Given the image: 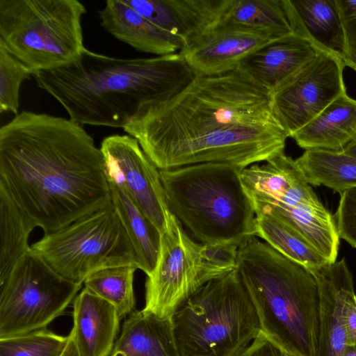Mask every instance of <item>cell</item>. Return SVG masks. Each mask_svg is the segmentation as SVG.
Returning <instances> with one entry per match:
<instances>
[{"label": "cell", "instance_id": "24", "mask_svg": "<svg viewBox=\"0 0 356 356\" xmlns=\"http://www.w3.org/2000/svg\"><path fill=\"white\" fill-rule=\"evenodd\" d=\"M108 183L112 204L133 246L138 268L148 276L157 261L161 232L122 189L111 181Z\"/></svg>", "mask_w": 356, "mask_h": 356}, {"label": "cell", "instance_id": "30", "mask_svg": "<svg viewBox=\"0 0 356 356\" xmlns=\"http://www.w3.org/2000/svg\"><path fill=\"white\" fill-rule=\"evenodd\" d=\"M69 340L46 328L0 338V356H61Z\"/></svg>", "mask_w": 356, "mask_h": 356}, {"label": "cell", "instance_id": "36", "mask_svg": "<svg viewBox=\"0 0 356 356\" xmlns=\"http://www.w3.org/2000/svg\"><path fill=\"white\" fill-rule=\"evenodd\" d=\"M238 356H284V353L261 332Z\"/></svg>", "mask_w": 356, "mask_h": 356}, {"label": "cell", "instance_id": "6", "mask_svg": "<svg viewBox=\"0 0 356 356\" xmlns=\"http://www.w3.org/2000/svg\"><path fill=\"white\" fill-rule=\"evenodd\" d=\"M172 321L181 356H238L261 332L236 269L201 287Z\"/></svg>", "mask_w": 356, "mask_h": 356}, {"label": "cell", "instance_id": "11", "mask_svg": "<svg viewBox=\"0 0 356 356\" xmlns=\"http://www.w3.org/2000/svg\"><path fill=\"white\" fill-rule=\"evenodd\" d=\"M81 285L58 274L31 250L0 284V338L46 328L74 300Z\"/></svg>", "mask_w": 356, "mask_h": 356}, {"label": "cell", "instance_id": "31", "mask_svg": "<svg viewBox=\"0 0 356 356\" xmlns=\"http://www.w3.org/2000/svg\"><path fill=\"white\" fill-rule=\"evenodd\" d=\"M34 72L14 57L0 42V112L18 113L22 83Z\"/></svg>", "mask_w": 356, "mask_h": 356}, {"label": "cell", "instance_id": "7", "mask_svg": "<svg viewBox=\"0 0 356 356\" xmlns=\"http://www.w3.org/2000/svg\"><path fill=\"white\" fill-rule=\"evenodd\" d=\"M77 0H0V42L34 74L67 65L86 49Z\"/></svg>", "mask_w": 356, "mask_h": 356}, {"label": "cell", "instance_id": "16", "mask_svg": "<svg viewBox=\"0 0 356 356\" xmlns=\"http://www.w3.org/2000/svg\"><path fill=\"white\" fill-rule=\"evenodd\" d=\"M273 40L257 32L216 29L187 43L179 52L195 75H216L235 70L246 56Z\"/></svg>", "mask_w": 356, "mask_h": 356}, {"label": "cell", "instance_id": "37", "mask_svg": "<svg viewBox=\"0 0 356 356\" xmlns=\"http://www.w3.org/2000/svg\"><path fill=\"white\" fill-rule=\"evenodd\" d=\"M347 345L356 346V293L349 299L344 314Z\"/></svg>", "mask_w": 356, "mask_h": 356}, {"label": "cell", "instance_id": "21", "mask_svg": "<svg viewBox=\"0 0 356 356\" xmlns=\"http://www.w3.org/2000/svg\"><path fill=\"white\" fill-rule=\"evenodd\" d=\"M110 356H181L172 318L135 310L124 321Z\"/></svg>", "mask_w": 356, "mask_h": 356}, {"label": "cell", "instance_id": "20", "mask_svg": "<svg viewBox=\"0 0 356 356\" xmlns=\"http://www.w3.org/2000/svg\"><path fill=\"white\" fill-rule=\"evenodd\" d=\"M356 136V100L339 95L292 138L305 149L341 152Z\"/></svg>", "mask_w": 356, "mask_h": 356}, {"label": "cell", "instance_id": "15", "mask_svg": "<svg viewBox=\"0 0 356 356\" xmlns=\"http://www.w3.org/2000/svg\"><path fill=\"white\" fill-rule=\"evenodd\" d=\"M312 273L320 297V334L316 356H343L347 346L345 310L355 293L353 275L344 259Z\"/></svg>", "mask_w": 356, "mask_h": 356}, {"label": "cell", "instance_id": "34", "mask_svg": "<svg viewBox=\"0 0 356 356\" xmlns=\"http://www.w3.org/2000/svg\"><path fill=\"white\" fill-rule=\"evenodd\" d=\"M337 212L334 216L338 234L356 248V186L341 193Z\"/></svg>", "mask_w": 356, "mask_h": 356}, {"label": "cell", "instance_id": "10", "mask_svg": "<svg viewBox=\"0 0 356 356\" xmlns=\"http://www.w3.org/2000/svg\"><path fill=\"white\" fill-rule=\"evenodd\" d=\"M287 138L275 121L238 124L143 150L159 170L204 163H226L243 169L284 152Z\"/></svg>", "mask_w": 356, "mask_h": 356}, {"label": "cell", "instance_id": "18", "mask_svg": "<svg viewBox=\"0 0 356 356\" xmlns=\"http://www.w3.org/2000/svg\"><path fill=\"white\" fill-rule=\"evenodd\" d=\"M99 17L104 29L139 51L164 56L179 52L184 45L182 37L154 25L124 0L106 1Z\"/></svg>", "mask_w": 356, "mask_h": 356}, {"label": "cell", "instance_id": "27", "mask_svg": "<svg viewBox=\"0 0 356 356\" xmlns=\"http://www.w3.org/2000/svg\"><path fill=\"white\" fill-rule=\"evenodd\" d=\"M308 183L335 192L356 186V157L343 152L305 150L295 159Z\"/></svg>", "mask_w": 356, "mask_h": 356}, {"label": "cell", "instance_id": "22", "mask_svg": "<svg viewBox=\"0 0 356 356\" xmlns=\"http://www.w3.org/2000/svg\"><path fill=\"white\" fill-rule=\"evenodd\" d=\"M241 29L277 40L293 33L290 0H229L215 29Z\"/></svg>", "mask_w": 356, "mask_h": 356}, {"label": "cell", "instance_id": "19", "mask_svg": "<svg viewBox=\"0 0 356 356\" xmlns=\"http://www.w3.org/2000/svg\"><path fill=\"white\" fill-rule=\"evenodd\" d=\"M120 320L113 305L85 287L74 300L70 332L80 356H110Z\"/></svg>", "mask_w": 356, "mask_h": 356}, {"label": "cell", "instance_id": "35", "mask_svg": "<svg viewBox=\"0 0 356 356\" xmlns=\"http://www.w3.org/2000/svg\"><path fill=\"white\" fill-rule=\"evenodd\" d=\"M343 32L341 58L356 72V1L336 0Z\"/></svg>", "mask_w": 356, "mask_h": 356}, {"label": "cell", "instance_id": "12", "mask_svg": "<svg viewBox=\"0 0 356 356\" xmlns=\"http://www.w3.org/2000/svg\"><path fill=\"white\" fill-rule=\"evenodd\" d=\"M199 244L173 216L167 229L161 234L157 261L145 282L143 310L172 318L207 284L200 265Z\"/></svg>", "mask_w": 356, "mask_h": 356}, {"label": "cell", "instance_id": "41", "mask_svg": "<svg viewBox=\"0 0 356 356\" xmlns=\"http://www.w3.org/2000/svg\"><path fill=\"white\" fill-rule=\"evenodd\" d=\"M284 353V356H296V355H292V354H289V353Z\"/></svg>", "mask_w": 356, "mask_h": 356}, {"label": "cell", "instance_id": "17", "mask_svg": "<svg viewBox=\"0 0 356 356\" xmlns=\"http://www.w3.org/2000/svg\"><path fill=\"white\" fill-rule=\"evenodd\" d=\"M320 51L307 39L291 33L254 50L238 67L272 94Z\"/></svg>", "mask_w": 356, "mask_h": 356}, {"label": "cell", "instance_id": "14", "mask_svg": "<svg viewBox=\"0 0 356 356\" xmlns=\"http://www.w3.org/2000/svg\"><path fill=\"white\" fill-rule=\"evenodd\" d=\"M108 181L122 189L159 232L173 217L161 182L160 170L129 135H113L101 144Z\"/></svg>", "mask_w": 356, "mask_h": 356}, {"label": "cell", "instance_id": "40", "mask_svg": "<svg viewBox=\"0 0 356 356\" xmlns=\"http://www.w3.org/2000/svg\"><path fill=\"white\" fill-rule=\"evenodd\" d=\"M343 356H356V346L347 345Z\"/></svg>", "mask_w": 356, "mask_h": 356}, {"label": "cell", "instance_id": "38", "mask_svg": "<svg viewBox=\"0 0 356 356\" xmlns=\"http://www.w3.org/2000/svg\"><path fill=\"white\" fill-rule=\"evenodd\" d=\"M69 340L67 344L62 353L61 356H80L78 350L76 347L74 341L72 334H68Z\"/></svg>", "mask_w": 356, "mask_h": 356}, {"label": "cell", "instance_id": "23", "mask_svg": "<svg viewBox=\"0 0 356 356\" xmlns=\"http://www.w3.org/2000/svg\"><path fill=\"white\" fill-rule=\"evenodd\" d=\"M290 1L293 33L319 51L341 56L344 39L336 0Z\"/></svg>", "mask_w": 356, "mask_h": 356}, {"label": "cell", "instance_id": "2", "mask_svg": "<svg viewBox=\"0 0 356 356\" xmlns=\"http://www.w3.org/2000/svg\"><path fill=\"white\" fill-rule=\"evenodd\" d=\"M195 76L180 52L124 59L86 48L74 62L33 74L73 122L121 129L141 104L174 97Z\"/></svg>", "mask_w": 356, "mask_h": 356}, {"label": "cell", "instance_id": "25", "mask_svg": "<svg viewBox=\"0 0 356 356\" xmlns=\"http://www.w3.org/2000/svg\"><path fill=\"white\" fill-rule=\"evenodd\" d=\"M256 215V236L275 250L313 272L330 264L302 234L277 217L258 213Z\"/></svg>", "mask_w": 356, "mask_h": 356}, {"label": "cell", "instance_id": "26", "mask_svg": "<svg viewBox=\"0 0 356 356\" xmlns=\"http://www.w3.org/2000/svg\"><path fill=\"white\" fill-rule=\"evenodd\" d=\"M35 225L0 186V284L31 250L29 238Z\"/></svg>", "mask_w": 356, "mask_h": 356}, {"label": "cell", "instance_id": "29", "mask_svg": "<svg viewBox=\"0 0 356 356\" xmlns=\"http://www.w3.org/2000/svg\"><path fill=\"white\" fill-rule=\"evenodd\" d=\"M228 1L168 0L179 23L184 45L218 26Z\"/></svg>", "mask_w": 356, "mask_h": 356}, {"label": "cell", "instance_id": "39", "mask_svg": "<svg viewBox=\"0 0 356 356\" xmlns=\"http://www.w3.org/2000/svg\"><path fill=\"white\" fill-rule=\"evenodd\" d=\"M341 152L356 157V136Z\"/></svg>", "mask_w": 356, "mask_h": 356}, {"label": "cell", "instance_id": "13", "mask_svg": "<svg viewBox=\"0 0 356 356\" xmlns=\"http://www.w3.org/2000/svg\"><path fill=\"white\" fill-rule=\"evenodd\" d=\"M341 56L318 55L271 94V114L289 137L346 92Z\"/></svg>", "mask_w": 356, "mask_h": 356}, {"label": "cell", "instance_id": "32", "mask_svg": "<svg viewBox=\"0 0 356 356\" xmlns=\"http://www.w3.org/2000/svg\"><path fill=\"white\" fill-rule=\"evenodd\" d=\"M238 246L229 243L199 244L200 265L207 283L236 269Z\"/></svg>", "mask_w": 356, "mask_h": 356}, {"label": "cell", "instance_id": "28", "mask_svg": "<svg viewBox=\"0 0 356 356\" xmlns=\"http://www.w3.org/2000/svg\"><path fill=\"white\" fill-rule=\"evenodd\" d=\"M134 266H120L97 270L84 281L85 287L111 303L121 319L135 311Z\"/></svg>", "mask_w": 356, "mask_h": 356}, {"label": "cell", "instance_id": "33", "mask_svg": "<svg viewBox=\"0 0 356 356\" xmlns=\"http://www.w3.org/2000/svg\"><path fill=\"white\" fill-rule=\"evenodd\" d=\"M124 1L154 25L173 35L182 37L177 17L168 0Z\"/></svg>", "mask_w": 356, "mask_h": 356}, {"label": "cell", "instance_id": "4", "mask_svg": "<svg viewBox=\"0 0 356 356\" xmlns=\"http://www.w3.org/2000/svg\"><path fill=\"white\" fill-rule=\"evenodd\" d=\"M236 270L261 332L285 353L316 356L320 297L314 274L257 236L238 246Z\"/></svg>", "mask_w": 356, "mask_h": 356}, {"label": "cell", "instance_id": "3", "mask_svg": "<svg viewBox=\"0 0 356 356\" xmlns=\"http://www.w3.org/2000/svg\"><path fill=\"white\" fill-rule=\"evenodd\" d=\"M271 94L239 69L195 75L174 97L140 106L123 130L143 149L238 124L275 121Z\"/></svg>", "mask_w": 356, "mask_h": 356}, {"label": "cell", "instance_id": "9", "mask_svg": "<svg viewBox=\"0 0 356 356\" xmlns=\"http://www.w3.org/2000/svg\"><path fill=\"white\" fill-rule=\"evenodd\" d=\"M58 274L82 284L92 273L138 262L133 246L111 201L98 210L31 245Z\"/></svg>", "mask_w": 356, "mask_h": 356}, {"label": "cell", "instance_id": "8", "mask_svg": "<svg viewBox=\"0 0 356 356\" xmlns=\"http://www.w3.org/2000/svg\"><path fill=\"white\" fill-rule=\"evenodd\" d=\"M255 213L273 215L307 238L330 263L339 236L334 216L319 200L296 161L284 152L241 172Z\"/></svg>", "mask_w": 356, "mask_h": 356}, {"label": "cell", "instance_id": "1", "mask_svg": "<svg viewBox=\"0 0 356 356\" xmlns=\"http://www.w3.org/2000/svg\"><path fill=\"white\" fill-rule=\"evenodd\" d=\"M0 186L44 234L111 201L92 137L70 119L32 111L0 129Z\"/></svg>", "mask_w": 356, "mask_h": 356}, {"label": "cell", "instance_id": "5", "mask_svg": "<svg viewBox=\"0 0 356 356\" xmlns=\"http://www.w3.org/2000/svg\"><path fill=\"white\" fill-rule=\"evenodd\" d=\"M242 170L226 163H204L160 170L171 213L201 243L240 245L256 236V215Z\"/></svg>", "mask_w": 356, "mask_h": 356}]
</instances>
